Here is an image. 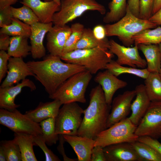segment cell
I'll list each match as a JSON object with an SVG mask.
<instances>
[{"mask_svg":"<svg viewBox=\"0 0 161 161\" xmlns=\"http://www.w3.org/2000/svg\"><path fill=\"white\" fill-rule=\"evenodd\" d=\"M135 90L136 98L131 103V114L128 118L137 126L146 112L151 102L147 94L144 85H137Z\"/></svg>","mask_w":161,"mask_h":161,"instance_id":"cell-20","label":"cell"},{"mask_svg":"<svg viewBox=\"0 0 161 161\" xmlns=\"http://www.w3.org/2000/svg\"><path fill=\"white\" fill-rule=\"evenodd\" d=\"M53 24L52 22L45 24L38 22L30 25L31 33L29 38L31 53L33 58H41L45 55L46 51L43 40L46 34L52 27Z\"/></svg>","mask_w":161,"mask_h":161,"instance_id":"cell-16","label":"cell"},{"mask_svg":"<svg viewBox=\"0 0 161 161\" xmlns=\"http://www.w3.org/2000/svg\"><path fill=\"white\" fill-rule=\"evenodd\" d=\"M137 141L151 146L161 155V143L159 142L158 140L149 136H144L139 137Z\"/></svg>","mask_w":161,"mask_h":161,"instance_id":"cell-41","label":"cell"},{"mask_svg":"<svg viewBox=\"0 0 161 161\" xmlns=\"http://www.w3.org/2000/svg\"><path fill=\"white\" fill-rule=\"evenodd\" d=\"M59 144L57 147L59 153L62 156L64 161H77V159L71 158L68 157L66 155L64 149V144L65 142L63 135H59Z\"/></svg>","mask_w":161,"mask_h":161,"instance_id":"cell-43","label":"cell"},{"mask_svg":"<svg viewBox=\"0 0 161 161\" xmlns=\"http://www.w3.org/2000/svg\"><path fill=\"white\" fill-rule=\"evenodd\" d=\"M109 41L106 38L103 40H98L95 37L92 30L89 28H84L81 38L74 47L73 50L91 49L98 47L109 49Z\"/></svg>","mask_w":161,"mask_h":161,"instance_id":"cell-26","label":"cell"},{"mask_svg":"<svg viewBox=\"0 0 161 161\" xmlns=\"http://www.w3.org/2000/svg\"><path fill=\"white\" fill-rule=\"evenodd\" d=\"M25 87L29 88L32 91L36 89L34 83L27 78L21 80L20 83L15 86L4 87H0V107L10 111L17 109L20 106L15 103V100L20 93L23 88Z\"/></svg>","mask_w":161,"mask_h":161,"instance_id":"cell-15","label":"cell"},{"mask_svg":"<svg viewBox=\"0 0 161 161\" xmlns=\"http://www.w3.org/2000/svg\"><path fill=\"white\" fill-rule=\"evenodd\" d=\"M114 56L109 49L101 47L77 49L63 54L61 59L66 63L85 67L92 74L105 69L106 64Z\"/></svg>","mask_w":161,"mask_h":161,"instance_id":"cell-4","label":"cell"},{"mask_svg":"<svg viewBox=\"0 0 161 161\" xmlns=\"http://www.w3.org/2000/svg\"><path fill=\"white\" fill-rule=\"evenodd\" d=\"M94 80L101 86L106 102L109 105L112 103L113 97L116 92L127 85V82L118 79L107 69L98 72Z\"/></svg>","mask_w":161,"mask_h":161,"instance_id":"cell-18","label":"cell"},{"mask_svg":"<svg viewBox=\"0 0 161 161\" xmlns=\"http://www.w3.org/2000/svg\"><path fill=\"white\" fill-rule=\"evenodd\" d=\"M155 0H140L139 18L148 20L152 15Z\"/></svg>","mask_w":161,"mask_h":161,"instance_id":"cell-38","label":"cell"},{"mask_svg":"<svg viewBox=\"0 0 161 161\" xmlns=\"http://www.w3.org/2000/svg\"><path fill=\"white\" fill-rule=\"evenodd\" d=\"M111 108L106 101L100 85L93 88L89 94V102L84 110V116L77 135L95 139L106 129L107 119Z\"/></svg>","mask_w":161,"mask_h":161,"instance_id":"cell-2","label":"cell"},{"mask_svg":"<svg viewBox=\"0 0 161 161\" xmlns=\"http://www.w3.org/2000/svg\"><path fill=\"white\" fill-rule=\"evenodd\" d=\"M10 6L0 10V27L1 28L5 26L9 25L12 23L13 17Z\"/></svg>","mask_w":161,"mask_h":161,"instance_id":"cell-40","label":"cell"},{"mask_svg":"<svg viewBox=\"0 0 161 161\" xmlns=\"http://www.w3.org/2000/svg\"><path fill=\"white\" fill-rule=\"evenodd\" d=\"M55 118H49L39 123L42 136L47 144L50 146L56 144L59 140V135L55 132Z\"/></svg>","mask_w":161,"mask_h":161,"instance_id":"cell-32","label":"cell"},{"mask_svg":"<svg viewBox=\"0 0 161 161\" xmlns=\"http://www.w3.org/2000/svg\"><path fill=\"white\" fill-rule=\"evenodd\" d=\"M20 3L30 7L38 18L39 22L43 23L52 22L54 14L60 9V5L53 1L22 0Z\"/></svg>","mask_w":161,"mask_h":161,"instance_id":"cell-19","label":"cell"},{"mask_svg":"<svg viewBox=\"0 0 161 161\" xmlns=\"http://www.w3.org/2000/svg\"><path fill=\"white\" fill-rule=\"evenodd\" d=\"M92 31L95 37L97 39L103 40L106 38V30L104 26L100 24L97 25L94 27Z\"/></svg>","mask_w":161,"mask_h":161,"instance_id":"cell-45","label":"cell"},{"mask_svg":"<svg viewBox=\"0 0 161 161\" xmlns=\"http://www.w3.org/2000/svg\"><path fill=\"white\" fill-rule=\"evenodd\" d=\"M138 48L145 56L148 71L160 73L161 68V52L158 44L137 45Z\"/></svg>","mask_w":161,"mask_h":161,"instance_id":"cell-23","label":"cell"},{"mask_svg":"<svg viewBox=\"0 0 161 161\" xmlns=\"http://www.w3.org/2000/svg\"><path fill=\"white\" fill-rule=\"evenodd\" d=\"M103 150L107 161H143L130 143L111 145Z\"/></svg>","mask_w":161,"mask_h":161,"instance_id":"cell-17","label":"cell"},{"mask_svg":"<svg viewBox=\"0 0 161 161\" xmlns=\"http://www.w3.org/2000/svg\"><path fill=\"white\" fill-rule=\"evenodd\" d=\"M144 30L133 38L135 44H159L161 43V27Z\"/></svg>","mask_w":161,"mask_h":161,"instance_id":"cell-31","label":"cell"},{"mask_svg":"<svg viewBox=\"0 0 161 161\" xmlns=\"http://www.w3.org/2000/svg\"><path fill=\"white\" fill-rule=\"evenodd\" d=\"M137 126L127 117L98 134L95 139V146L104 148L113 144L137 141L139 137L135 133Z\"/></svg>","mask_w":161,"mask_h":161,"instance_id":"cell-7","label":"cell"},{"mask_svg":"<svg viewBox=\"0 0 161 161\" xmlns=\"http://www.w3.org/2000/svg\"><path fill=\"white\" fill-rule=\"evenodd\" d=\"M10 9L13 18H17L23 22L31 25L39 22V19L32 10L24 5L19 8L11 6Z\"/></svg>","mask_w":161,"mask_h":161,"instance_id":"cell-34","label":"cell"},{"mask_svg":"<svg viewBox=\"0 0 161 161\" xmlns=\"http://www.w3.org/2000/svg\"><path fill=\"white\" fill-rule=\"evenodd\" d=\"M92 77V74L87 70L75 74L63 83L49 98L59 100L62 105L72 102L85 103L86 90Z\"/></svg>","mask_w":161,"mask_h":161,"instance_id":"cell-5","label":"cell"},{"mask_svg":"<svg viewBox=\"0 0 161 161\" xmlns=\"http://www.w3.org/2000/svg\"><path fill=\"white\" fill-rule=\"evenodd\" d=\"M63 136L65 141L73 149L78 161H91L92 150L95 143L94 139L78 135Z\"/></svg>","mask_w":161,"mask_h":161,"instance_id":"cell-21","label":"cell"},{"mask_svg":"<svg viewBox=\"0 0 161 161\" xmlns=\"http://www.w3.org/2000/svg\"><path fill=\"white\" fill-rule=\"evenodd\" d=\"M44 1H53L60 5L61 0H44Z\"/></svg>","mask_w":161,"mask_h":161,"instance_id":"cell-51","label":"cell"},{"mask_svg":"<svg viewBox=\"0 0 161 161\" xmlns=\"http://www.w3.org/2000/svg\"><path fill=\"white\" fill-rule=\"evenodd\" d=\"M10 36L4 33L0 34V50L7 51L10 42Z\"/></svg>","mask_w":161,"mask_h":161,"instance_id":"cell-46","label":"cell"},{"mask_svg":"<svg viewBox=\"0 0 161 161\" xmlns=\"http://www.w3.org/2000/svg\"><path fill=\"white\" fill-rule=\"evenodd\" d=\"M140 0H128L127 7L136 16L139 17Z\"/></svg>","mask_w":161,"mask_h":161,"instance_id":"cell-44","label":"cell"},{"mask_svg":"<svg viewBox=\"0 0 161 161\" xmlns=\"http://www.w3.org/2000/svg\"><path fill=\"white\" fill-rule=\"evenodd\" d=\"M130 143L143 161H161V155L151 146L137 140Z\"/></svg>","mask_w":161,"mask_h":161,"instance_id":"cell-33","label":"cell"},{"mask_svg":"<svg viewBox=\"0 0 161 161\" xmlns=\"http://www.w3.org/2000/svg\"><path fill=\"white\" fill-rule=\"evenodd\" d=\"M31 33V26L19 19L13 18L11 24L1 27L0 33L12 36H23L29 38Z\"/></svg>","mask_w":161,"mask_h":161,"instance_id":"cell-30","label":"cell"},{"mask_svg":"<svg viewBox=\"0 0 161 161\" xmlns=\"http://www.w3.org/2000/svg\"><path fill=\"white\" fill-rule=\"evenodd\" d=\"M126 0H112L108 5L109 11L103 18L106 23L115 22L125 15L127 9Z\"/></svg>","mask_w":161,"mask_h":161,"instance_id":"cell-29","label":"cell"},{"mask_svg":"<svg viewBox=\"0 0 161 161\" xmlns=\"http://www.w3.org/2000/svg\"><path fill=\"white\" fill-rule=\"evenodd\" d=\"M84 110L77 102L64 104L55 118V132L58 135H77Z\"/></svg>","mask_w":161,"mask_h":161,"instance_id":"cell-8","label":"cell"},{"mask_svg":"<svg viewBox=\"0 0 161 161\" xmlns=\"http://www.w3.org/2000/svg\"><path fill=\"white\" fill-rule=\"evenodd\" d=\"M105 69L117 77L122 74H128L145 79L148 77L150 73L147 68L137 69L130 66H123L112 59L106 64Z\"/></svg>","mask_w":161,"mask_h":161,"instance_id":"cell-28","label":"cell"},{"mask_svg":"<svg viewBox=\"0 0 161 161\" xmlns=\"http://www.w3.org/2000/svg\"><path fill=\"white\" fill-rule=\"evenodd\" d=\"M0 124L16 133H25L33 136L42 135L41 127L25 114L17 109L12 111L1 108Z\"/></svg>","mask_w":161,"mask_h":161,"instance_id":"cell-9","label":"cell"},{"mask_svg":"<svg viewBox=\"0 0 161 161\" xmlns=\"http://www.w3.org/2000/svg\"><path fill=\"white\" fill-rule=\"evenodd\" d=\"M28 38L23 36H12L7 53L10 57L25 58L31 53V46L29 45Z\"/></svg>","mask_w":161,"mask_h":161,"instance_id":"cell-25","label":"cell"},{"mask_svg":"<svg viewBox=\"0 0 161 161\" xmlns=\"http://www.w3.org/2000/svg\"><path fill=\"white\" fill-rule=\"evenodd\" d=\"M157 26L148 20L136 16L127 7L125 15L120 20L104 26L106 36L117 37L126 47H131L134 43L133 38L135 35L144 30Z\"/></svg>","mask_w":161,"mask_h":161,"instance_id":"cell-3","label":"cell"},{"mask_svg":"<svg viewBox=\"0 0 161 161\" xmlns=\"http://www.w3.org/2000/svg\"><path fill=\"white\" fill-rule=\"evenodd\" d=\"M145 87L151 102H161V77L160 73L150 72L145 79Z\"/></svg>","mask_w":161,"mask_h":161,"instance_id":"cell-27","label":"cell"},{"mask_svg":"<svg viewBox=\"0 0 161 161\" xmlns=\"http://www.w3.org/2000/svg\"><path fill=\"white\" fill-rule=\"evenodd\" d=\"M70 27L72 32L66 42L63 55L73 50L74 47L81 38L84 29L83 25L79 23H74Z\"/></svg>","mask_w":161,"mask_h":161,"instance_id":"cell-35","label":"cell"},{"mask_svg":"<svg viewBox=\"0 0 161 161\" xmlns=\"http://www.w3.org/2000/svg\"><path fill=\"white\" fill-rule=\"evenodd\" d=\"M0 146L5 153L7 161H22L19 146L14 139L1 141Z\"/></svg>","mask_w":161,"mask_h":161,"instance_id":"cell-36","label":"cell"},{"mask_svg":"<svg viewBox=\"0 0 161 161\" xmlns=\"http://www.w3.org/2000/svg\"><path fill=\"white\" fill-rule=\"evenodd\" d=\"M0 161H7L5 153L2 147L0 146Z\"/></svg>","mask_w":161,"mask_h":161,"instance_id":"cell-50","label":"cell"},{"mask_svg":"<svg viewBox=\"0 0 161 161\" xmlns=\"http://www.w3.org/2000/svg\"><path fill=\"white\" fill-rule=\"evenodd\" d=\"M109 43V49L117 57L116 61L119 64L141 69L146 67V61L140 55L137 44H135L133 47H126L121 45L112 39L110 40Z\"/></svg>","mask_w":161,"mask_h":161,"instance_id":"cell-11","label":"cell"},{"mask_svg":"<svg viewBox=\"0 0 161 161\" xmlns=\"http://www.w3.org/2000/svg\"><path fill=\"white\" fill-rule=\"evenodd\" d=\"M95 11L105 14V7L96 0H61L60 9L54 14V25L63 26L82 15L85 12Z\"/></svg>","mask_w":161,"mask_h":161,"instance_id":"cell-6","label":"cell"},{"mask_svg":"<svg viewBox=\"0 0 161 161\" xmlns=\"http://www.w3.org/2000/svg\"><path fill=\"white\" fill-rule=\"evenodd\" d=\"M160 76L161 77V69H160Z\"/></svg>","mask_w":161,"mask_h":161,"instance_id":"cell-53","label":"cell"},{"mask_svg":"<svg viewBox=\"0 0 161 161\" xmlns=\"http://www.w3.org/2000/svg\"><path fill=\"white\" fill-rule=\"evenodd\" d=\"M14 139L18 144L21 151L22 161H37L33 146L36 145L33 135L25 133H16Z\"/></svg>","mask_w":161,"mask_h":161,"instance_id":"cell-24","label":"cell"},{"mask_svg":"<svg viewBox=\"0 0 161 161\" xmlns=\"http://www.w3.org/2000/svg\"><path fill=\"white\" fill-rule=\"evenodd\" d=\"M62 105L57 100L45 103L40 102L35 109L26 112L25 114L34 122L39 123L48 118H56Z\"/></svg>","mask_w":161,"mask_h":161,"instance_id":"cell-22","label":"cell"},{"mask_svg":"<svg viewBox=\"0 0 161 161\" xmlns=\"http://www.w3.org/2000/svg\"><path fill=\"white\" fill-rule=\"evenodd\" d=\"M161 7V0H155L152 15L156 13Z\"/></svg>","mask_w":161,"mask_h":161,"instance_id":"cell-49","label":"cell"},{"mask_svg":"<svg viewBox=\"0 0 161 161\" xmlns=\"http://www.w3.org/2000/svg\"><path fill=\"white\" fill-rule=\"evenodd\" d=\"M71 32V27L66 25L52 27L47 33V47L50 54L61 58Z\"/></svg>","mask_w":161,"mask_h":161,"instance_id":"cell-14","label":"cell"},{"mask_svg":"<svg viewBox=\"0 0 161 161\" xmlns=\"http://www.w3.org/2000/svg\"><path fill=\"white\" fill-rule=\"evenodd\" d=\"M20 0H0V10L16 3Z\"/></svg>","mask_w":161,"mask_h":161,"instance_id":"cell-48","label":"cell"},{"mask_svg":"<svg viewBox=\"0 0 161 161\" xmlns=\"http://www.w3.org/2000/svg\"><path fill=\"white\" fill-rule=\"evenodd\" d=\"M135 96V89L128 90L118 95L112 100L111 111L107 121L106 128L127 118L131 110L132 101Z\"/></svg>","mask_w":161,"mask_h":161,"instance_id":"cell-12","label":"cell"},{"mask_svg":"<svg viewBox=\"0 0 161 161\" xmlns=\"http://www.w3.org/2000/svg\"><path fill=\"white\" fill-rule=\"evenodd\" d=\"M148 20L157 26L161 25V7L151 16Z\"/></svg>","mask_w":161,"mask_h":161,"instance_id":"cell-47","label":"cell"},{"mask_svg":"<svg viewBox=\"0 0 161 161\" xmlns=\"http://www.w3.org/2000/svg\"><path fill=\"white\" fill-rule=\"evenodd\" d=\"M61 60L60 57L49 54L42 61L27 62L34 77L44 87L49 96L69 77L86 70L84 66L64 63Z\"/></svg>","mask_w":161,"mask_h":161,"instance_id":"cell-1","label":"cell"},{"mask_svg":"<svg viewBox=\"0 0 161 161\" xmlns=\"http://www.w3.org/2000/svg\"><path fill=\"white\" fill-rule=\"evenodd\" d=\"M33 139L36 145L39 147L44 152L46 161H60L61 160L47 147L42 135H33Z\"/></svg>","mask_w":161,"mask_h":161,"instance_id":"cell-37","label":"cell"},{"mask_svg":"<svg viewBox=\"0 0 161 161\" xmlns=\"http://www.w3.org/2000/svg\"><path fill=\"white\" fill-rule=\"evenodd\" d=\"M10 57L5 51H0V83L8 71V64Z\"/></svg>","mask_w":161,"mask_h":161,"instance_id":"cell-39","label":"cell"},{"mask_svg":"<svg viewBox=\"0 0 161 161\" xmlns=\"http://www.w3.org/2000/svg\"><path fill=\"white\" fill-rule=\"evenodd\" d=\"M160 51L161 52V43L158 44Z\"/></svg>","mask_w":161,"mask_h":161,"instance_id":"cell-52","label":"cell"},{"mask_svg":"<svg viewBox=\"0 0 161 161\" xmlns=\"http://www.w3.org/2000/svg\"><path fill=\"white\" fill-rule=\"evenodd\" d=\"M91 161H107L103 147L98 145L94 147L92 151Z\"/></svg>","mask_w":161,"mask_h":161,"instance_id":"cell-42","label":"cell"},{"mask_svg":"<svg viewBox=\"0 0 161 161\" xmlns=\"http://www.w3.org/2000/svg\"><path fill=\"white\" fill-rule=\"evenodd\" d=\"M7 76L0 87L4 88L14 85L29 76L35 75L22 58L10 57L8 64Z\"/></svg>","mask_w":161,"mask_h":161,"instance_id":"cell-13","label":"cell"},{"mask_svg":"<svg viewBox=\"0 0 161 161\" xmlns=\"http://www.w3.org/2000/svg\"><path fill=\"white\" fill-rule=\"evenodd\" d=\"M135 133L139 137L147 136L157 140L161 138V102H151Z\"/></svg>","mask_w":161,"mask_h":161,"instance_id":"cell-10","label":"cell"}]
</instances>
